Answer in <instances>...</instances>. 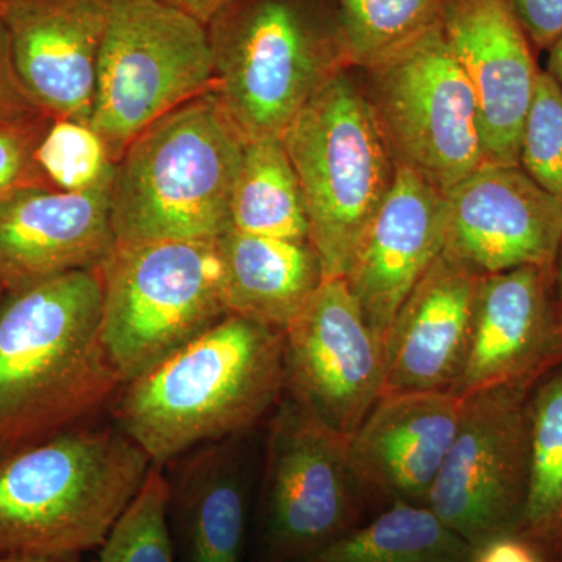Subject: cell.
Here are the masks:
<instances>
[{"label":"cell","mask_w":562,"mask_h":562,"mask_svg":"<svg viewBox=\"0 0 562 562\" xmlns=\"http://www.w3.org/2000/svg\"><path fill=\"white\" fill-rule=\"evenodd\" d=\"M532 386L492 387L462 397L460 425L427 506L472 547L519 528L528 490Z\"/></svg>","instance_id":"11"},{"label":"cell","mask_w":562,"mask_h":562,"mask_svg":"<svg viewBox=\"0 0 562 562\" xmlns=\"http://www.w3.org/2000/svg\"><path fill=\"white\" fill-rule=\"evenodd\" d=\"M347 436L283 395L268 420L249 562H305L376 516Z\"/></svg>","instance_id":"7"},{"label":"cell","mask_w":562,"mask_h":562,"mask_svg":"<svg viewBox=\"0 0 562 562\" xmlns=\"http://www.w3.org/2000/svg\"><path fill=\"white\" fill-rule=\"evenodd\" d=\"M161 2L191 14L192 18L206 25L213 20L214 14L224 9L232 0H161Z\"/></svg>","instance_id":"34"},{"label":"cell","mask_w":562,"mask_h":562,"mask_svg":"<svg viewBox=\"0 0 562 562\" xmlns=\"http://www.w3.org/2000/svg\"><path fill=\"white\" fill-rule=\"evenodd\" d=\"M531 46L549 50L562 36V0H506Z\"/></svg>","instance_id":"31"},{"label":"cell","mask_w":562,"mask_h":562,"mask_svg":"<svg viewBox=\"0 0 562 562\" xmlns=\"http://www.w3.org/2000/svg\"><path fill=\"white\" fill-rule=\"evenodd\" d=\"M228 314L283 331L324 283L310 241L228 231L220 238Z\"/></svg>","instance_id":"22"},{"label":"cell","mask_w":562,"mask_h":562,"mask_svg":"<svg viewBox=\"0 0 562 562\" xmlns=\"http://www.w3.org/2000/svg\"><path fill=\"white\" fill-rule=\"evenodd\" d=\"M554 269L524 266L480 280L471 346L453 394L532 386L562 362Z\"/></svg>","instance_id":"14"},{"label":"cell","mask_w":562,"mask_h":562,"mask_svg":"<svg viewBox=\"0 0 562 562\" xmlns=\"http://www.w3.org/2000/svg\"><path fill=\"white\" fill-rule=\"evenodd\" d=\"M528 420V490L517 531L552 562L562 553V362L531 387Z\"/></svg>","instance_id":"24"},{"label":"cell","mask_w":562,"mask_h":562,"mask_svg":"<svg viewBox=\"0 0 562 562\" xmlns=\"http://www.w3.org/2000/svg\"><path fill=\"white\" fill-rule=\"evenodd\" d=\"M284 395L339 435L386 392L382 339L342 277L325 279L283 330Z\"/></svg>","instance_id":"12"},{"label":"cell","mask_w":562,"mask_h":562,"mask_svg":"<svg viewBox=\"0 0 562 562\" xmlns=\"http://www.w3.org/2000/svg\"><path fill=\"white\" fill-rule=\"evenodd\" d=\"M442 32L471 81L484 160L519 166L524 122L541 69L506 0H447Z\"/></svg>","instance_id":"16"},{"label":"cell","mask_w":562,"mask_h":562,"mask_svg":"<svg viewBox=\"0 0 562 562\" xmlns=\"http://www.w3.org/2000/svg\"><path fill=\"white\" fill-rule=\"evenodd\" d=\"M38 160L49 188L66 192L111 187L116 168L91 125L74 121H52Z\"/></svg>","instance_id":"28"},{"label":"cell","mask_w":562,"mask_h":562,"mask_svg":"<svg viewBox=\"0 0 562 562\" xmlns=\"http://www.w3.org/2000/svg\"><path fill=\"white\" fill-rule=\"evenodd\" d=\"M5 2V0H0V3Z\"/></svg>","instance_id":"40"},{"label":"cell","mask_w":562,"mask_h":562,"mask_svg":"<svg viewBox=\"0 0 562 562\" xmlns=\"http://www.w3.org/2000/svg\"><path fill=\"white\" fill-rule=\"evenodd\" d=\"M101 269L5 292L0 302V458L79 427L122 379L102 341Z\"/></svg>","instance_id":"1"},{"label":"cell","mask_w":562,"mask_h":562,"mask_svg":"<svg viewBox=\"0 0 562 562\" xmlns=\"http://www.w3.org/2000/svg\"><path fill=\"white\" fill-rule=\"evenodd\" d=\"M0 20L32 105L52 120L90 125L105 0H5Z\"/></svg>","instance_id":"15"},{"label":"cell","mask_w":562,"mask_h":562,"mask_svg":"<svg viewBox=\"0 0 562 562\" xmlns=\"http://www.w3.org/2000/svg\"><path fill=\"white\" fill-rule=\"evenodd\" d=\"M519 166L562 203V92L546 70L525 117Z\"/></svg>","instance_id":"29"},{"label":"cell","mask_w":562,"mask_h":562,"mask_svg":"<svg viewBox=\"0 0 562 562\" xmlns=\"http://www.w3.org/2000/svg\"><path fill=\"white\" fill-rule=\"evenodd\" d=\"M554 291H557L558 306L562 314V246L558 255L557 269H554Z\"/></svg>","instance_id":"37"},{"label":"cell","mask_w":562,"mask_h":562,"mask_svg":"<svg viewBox=\"0 0 562 562\" xmlns=\"http://www.w3.org/2000/svg\"><path fill=\"white\" fill-rule=\"evenodd\" d=\"M246 138L211 90L132 140L114 168L110 217L116 246L217 241Z\"/></svg>","instance_id":"4"},{"label":"cell","mask_w":562,"mask_h":562,"mask_svg":"<svg viewBox=\"0 0 562 562\" xmlns=\"http://www.w3.org/2000/svg\"><path fill=\"white\" fill-rule=\"evenodd\" d=\"M368 77L369 99L398 166L446 194L486 162L475 92L442 24Z\"/></svg>","instance_id":"10"},{"label":"cell","mask_w":562,"mask_h":562,"mask_svg":"<svg viewBox=\"0 0 562 562\" xmlns=\"http://www.w3.org/2000/svg\"><path fill=\"white\" fill-rule=\"evenodd\" d=\"M254 432L203 443L161 468L176 562L249 561Z\"/></svg>","instance_id":"18"},{"label":"cell","mask_w":562,"mask_h":562,"mask_svg":"<svg viewBox=\"0 0 562 562\" xmlns=\"http://www.w3.org/2000/svg\"><path fill=\"white\" fill-rule=\"evenodd\" d=\"M232 231L310 241L297 173L281 136L247 140L231 199Z\"/></svg>","instance_id":"23"},{"label":"cell","mask_w":562,"mask_h":562,"mask_svg":"<svg viewBox=\"0 0 562 562\" xmlns=\"http://www.w3.org/2000/svg\"><path fill=\"white\" fill-rule=\"evenodd\" d=\"M110 188H32L0 203V288L101 269L116 249Z\"/></svg>","instance_id":"20"},{"label":"cell","mask_w":562,"mask_h":562,"mask_svg":"<svg viewBox=\"0 0 562 562\" xmlns=\"http://www.w3.org/2000/svg\"><path fill=\"white\" fill-rule=\"evenodd\" d=\"M283 395V331L228 314L125 383L113 424L165 468L203 443L257 430Z\"/></svg>","instance_id":"2"},{"label":"cell","mask_w":562,"mask_h":562,"mask_svg":"<svg viewBox=\"0 0 562 562\" xmlns=\"http://www.w3.org/2000/svg\"><path fill=\"white\" fill-rule=\"evenodd\" d=\"M91 128L120 161L155 121L214 88L209 31L161 0H105Z\"/></svg>","instance_id":"9"},{"label":"cell","mask_w":562,"mask_h":562,"mask_svg":"<svg viewBox=\"0 0 562 562\" xmlns=\"http://www.w3.org/2000/svg\"><path fill=\"white\" fill-rule=\"evenodd\" d=\"M52 121L40 110L0 117V203L32 188H49L38 151Z\"/></svg>","instance_id":"30"},{"label":"cell","mask_w":562,"mask_h":562,"mask_svg":"<svg viewBox=\"0 0 562 562\" xmlns=\"http://www.w3.org/2000/svg\"><path fill=\"white\" fill-rule=\"evenodd\" d=\"M471 562H549L546 554L519 531L495 536L473 547Z\"/></svg>","instance_id":"32"},{"label":"cell","mask_w":562,"mask_h":562,"mask_svg":"<svg viewBox=\"0 0 562 562\" xmlns=\"http://www.w3.org/2000/svg\"><path fill=\"white\" fill-rule=\"evenodd\" d=\"M0 562H81V558L0 557Z\"/></svg>","instance_id":"36"},{"label":"cell","mask_w":562,"mask_h":562,"mask_svg":"<svg viewBox=\"0 0 562 562\" xmlns=\"http://www.w3.org/2000/svg\"><path fill=\"white\" fill-rule=\"evenodd\" d=\"M552 562H562V553L560 554V557L554 558Z\"/></svg>","instance_id":"38"},{"label":"cell","mask_w":562,"mask_h":562,"mask_svg":"<svg viewBox=\"0 0 562 562\" xmlns=\"http://www.w3.org/2000/svg\"><path fill=\"white\" fill-rule=\"evenodd\" d=\"M151 465L114 424L79 425L0 458V557L95 552Z\"/></svg>","instance_id":"3"},{"label":"cell","mask_w":562,"mask_h":562,"mask_svg":"<svg viewBox=\"0 0 562 562\" xmlns=\"http://www.w3.org/2000/svg\"><path fill=\"white\" fill-rule=\"evenodd\" d=\"M546 72L552 77V80L562 92V36L549 49Z\"/></svg>","instance_id":"35"},{"label":"cell","mask_w":562,"mask_h":562,"mask_svg":"<svg viewBox=\"0 0 562 562\" xmlns=\"http://www.w3.org/2000/svg\"><path fill=\"white\" fill-rule=\"evenodd\" d=\"M206 31L214 94L246 140L283 135L349 69L338 9L327 0H232Z\"/></svg>","instance_id":"5"},{"label":"cell","mask_w":562,"mask_h":562,"mask_svg":"<svg viewBox=\"0 0 562 562\" xmlns=\"http://www.w3.org/2000/svg\"><path fill=\"white\" fill-rule=\"evenodd\" d=\"M349 70L325 83L281 135L325 279L346 276L397 169L368 91Z\"/></svg>","instance_id":"6"},{"label":"cell","mask_w":562,"mask_h":562,"mask_svg":"<svg viewBox=\"0 0 562 562\" xmlns=\"http://www.w3.org/2000/svg\"><path fill=\"white\" fill-rule=\"evenodd\" d=\"M102 277V341L124 384L228 316L220 239L116 246Z\"/></svg>","instance_id":"8"},{"label":"cell","mask_w":562,"mask_h":562,"mask_svg":"<svg viewBox=\"0 0 562 562\" xmlns=\"http://www.w3.org/2000/svg\"><path fill=\"white\" fill-rule=\"evenodd\" d=\"M453 392H384L347 438L351 469L376 512L392 503L427 506L460 425Z\"/></svg>","instance_id":"17"},{"label":"cell","mask_w":562,"mask_h":562,"mask_svg":"<svg viewBox=\"0 0 562 562\" xmlns=\"http://www.w3.org/2000/svg\"><path fill=\"white\" fill-rule=\"evenodd\" d=\"M446 194L398 166L344 280L380 339L446 246Z\"/></svg>","instance_id":"19"},{"label":"cell","mask_w":562,"mask_h":562,"mask_svg":"<svg viewBox=\"0 0 562 562\" xmlns=\"http://www.w3.org/2000/svg\"><path fill=\"white\" fill-rule=\"evenodd\" d=\"M483 276L439 255L383 335L386 392H453L471 346Z\"/></svg>","instance_id":"21"},{"label":"cell","mask_w":562,"mask_h":562,"mask_svg":"<svg viewBox=\"0 0 562 562\" xmlns=\"http://www.w3.org/2000/svg\"><path fill=\"white\" fill-rule=\"evenodd\" d=\"M31 110L36 109L29 101L18 80L13 60H11L9 35L0 20V117L13 116Z\"/></svg>","instance_id":"33"},{"label":"cell","mask_w":562,"mask_h":562,"mask_svg":"<svg viewBox=\"0 0 562 562\" xmlns=\"http://www.w3.org/2000/svg\"><path fill=\"white\" fill-rule=\"evenodd\" d=\"M92 562H176L168 528V482L151 465L135 501L122 514Z\"/></svg>","instance_id":"27"},{"label":"cell","mask_w":562,"mask_h":562,"mask_svg":"<svg viewBox=\"0 0 562 562\" xmlns=\"http://www.w3.org/2000/svg\"><path fill=\"white\" fill-rule=\"evenodd\" d=\"M443 254L480 276L557 268L562 203L520 166L483 162L446 192Z\"/></svg>","instance_id":"13"},{"label":"cell","mask_w":562,"mask_h":562,"mask_svg":"<svg viewBox=\"0 0 562 562\" xmlns=\"http://www.w3.org/2000/svg\"><path fill=\"white\" fill-rule=\"evenodd\" d=\"M447 0H335L349 69L371 70L442 24Z\"/></svg>","instance_id":"26"},{"label":"cell","mask_w":562,"mask_h":562,"mask_svg":"<svg viewBox=\"0 0 562 562\" xmlns=\"http://www.w3.org/2000/svg\"><path fill=\"white\" fill-rule=\"evenodd\" d=\"M3 294H5V291L0 288V302H2Z\"/></svg>","instance_id":"39"},{"label":"cell","mask_w":562,"mask_h":562,"mask_svg":"<svg viewBox=\"0 0 562 562\" xmlns=\"http://www.w3.org/2000/svg\"><path fill=\"white\" fill-rule=\"evenodd\" d=\"M472 552L428 506L392 503L305 562H471Z\"/></svg>","instance_id":"25"}]
</instances>
